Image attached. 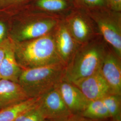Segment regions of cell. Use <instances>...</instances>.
I'll return each instance as SVG.
<instances>
[{"instance_id": "cell-1", "label": "cell", "mask_w": 121, "mask_h": 121, "mask_svg": "<svg viewBox=\"0 0 121 121\" xmlns=\"http://www.w3.org/2000/svg\"><path fill=\"white\" fill-rule=\"evenodd\" d=\"M108 48L101 35L80 45L65 66L64 80L74 83L98 71Z\"/></svg>"}, {"instance_id": "cell-2", "label": "cell", "mask_w": 121, "mask_h": 121, "mask_svg": "<svg viewBox=\"0 0 121 121\" xmlns=\"http://www.w3.org/2000/svg\"><path fill=\"white\" fill-rule=\"evenodd\" d=\"M14 53L22 69L63 63L56 51L53 30L35 39L17 42Z\"/></svg>"}, {"instance_id": "cell-3", "label": "cell", "mask_w": 121, "mask_h": 121, "mask_svg": "<svg viewBox=\"0 0 121 121\" xmlns=\"http://www.w3.org/2000/svg\"><path fill=\"white\" fill-rule=\"evenodd\" d=\"M65 69L61 63L22 69L18 83L29 98L40 97L58 86L64 80Z\"/></svg>"}, {"instance_id": "cell-4", "label": "cell", "mask_w": 121, "mask_h": 121, "mask_svg": "<svg viewBox=\"0 0 121 121\" xmlns=\"http://www.w3.org/2000/svg\"><path fill=\"white\" fill-rule=\"evenodd\" d=\"M85 11L95 22L104 40L121 57V12L106 7Z\"/></svg>"}, {"instance_id": "cell-5", "label": "cell", "mask_w": 121, "mask_h": 121, "mask_svg": "<svg viewBox=\"0 0 121 121\" xmlns=\"http://www.w3.org/2000/svg\"><path fill=\"white\" fill-rule=\"evenodd\" d=\"M15 33L17 42L35 39L52 32L62 18L37 11L24 15Z\"/></svg>"}, {"instance_id": "cell-6", "label": "cell", "mask_w": 121, "mask_h": 121, "mask_svg": "<svg viewBox=\"0 0 121 121\" xmlns=\"http://www.w3.org/2000/svg\"><path fill=\"white\" fill-rule=\"evenodd\" d=\"M63 19L71 34L79 44L100 35L95 22L83 9L74 8Z\"/></svg>"}, {"instance_id": "cell-7", "label": "cell", "mask_w": 121, "mask_h": 121, "mask_svg": "<svg viewBox=\"0 0 121 121\" xmlns=\"http://www.w3.org/2000/svg\"><path fill=\"white\" fill-rule=\"evenodd\" d=\"M37 107L46 121H57L72 114L65 105L58 86L41 96Z\"/></svg>"}, {"instance_id": "cell-8", "label": "cell", "mask_w": 121, "mask_h": 121, "mask_svg": "<svg viewBox=\"0 0 121 121\" xmlns=\"http://www.w3.org/2000/svg\"><path fill=\"white\" fill-rule=\"evenodd\" d=\"M56 51L66 66L80 46L71 34L63 19H61L53 30Z\"/></svg>"}, {"instance_id": "cell-9", "label": "cell", "mask_w": 121, "mask_h": 121, "mask_svg": "<svg viewBox=\"0 0 121 121\" xmlns=\"http://www.w3.org/2000/svg\"><path fill=\"white\" fill-rule=\"evenodd\" d=\"M111 93L121 95V57L109 46L100 69Z\"/></svg>"}, {"instance_id": "cell-10", "label": "cell", "mask_w": 121, "mask_h": 121, "mask_svg": "<svg viewBox=\"0 0 121 121\" xmlns=\"http://www.w3.org/2000/svg\"><path fill=\"white\" fill-rule=\"evenodd\" d=\"M89 100L101 99L111 93L108 83L100 72L95 73L73 83Z\"/></svg>"}, {"instance_id": "cell-11", "label": "cell", "mask_w": 121, "mask_h": 121, "mask_svg": "<svg viewBox=\"0 0 121 121\" xmlns=\"http://www.w3.org/2000/svg\"><path fill=\"white\" fill-rule=\"evenodd\" d=\"M60 95L70 112L80 114L85 109L89 100L74 84L63 80L58 86Z\"/></svg>"}, {"instance_id": "cell-12", "label": "cell", "mask_w": 121, "mask_h": 121, "mask_svg": "<svg viewBox=\"0 0 121 121\" xmlns=\"http://www.w3.org/2000/svg\"><path fill=\"white\" fill-rule=\"evenodd\" d=\"M29 99L18 82L0 79V110Z\"/></svg>"}, {"instance_id": "cell-13", "label": "cell", "mask_w": 121, "mask_h": 121, "mask_svg": "<svg viewBox=\"0 0 121 121\" xmlns=\"http://www.w3.org/2000/svg\"><path fill=\"white\" fill-rule=\"evenodd\" d=\"M34 10L63 19L74 8L71 0H33Z\"/></svg>"}, {"instance_id": "cell-14", "label": "cell", "mask_w": 121, "mask_h": 121, "mask_svg": "<svg viewBox=\"0 0 121 121\" xmlns=\"http://www.w3.org/2000/svg\"><path fill=\"white\" fill-rule=\"evenodd\" d=\"M22 70L16 59L14 48L6 50L4 59L0 65V78L18 82Z\"/></svg>"}, {"instance_id": "cell-15", "label": "cell", "mask_w": 121, "mask_h": 121, "mask_svg": "<svg viewBox=\"0 0 121 121\" xmlns=\"http://www.w3.org/2000/svg\"><path fill=\"white\" fill-rule=\"evenodd\" d=\"M40 97L29 98L20 103L0 110V121H14L23 112L35 107Z\"/></svg>"}, {"instance_id": "cell-16", "label": "cell", "mask_w": 121, "mask_h": 121, "mask_svg": "<svg viewBox=\"0 0 121 121\" xmlns=\"http://www.w3.org/2000/svg\"><path fill=\"white\" fill-rule=\"evenodd\" d=\"M80 115L97 121L110 118L108 111L101 99L90 100L86 108Z\"/></svg>"}, {"instance_id": "cell-17", "label": "cell", "mask_w": 121, "mask_h": 121, "mask_svg": "<svg viewBox=\"0 0 121 121\" xmlns=\"http://www.w3.org/2000/svg\"><path fill=\"white\" fill-rule=\"evenodd\" d=\"M110 118L121 121V95L110 94L101 99Z\"/></svg>"}, {"instance_id": "cell-18", "label": "cell", "mask_w": 121, "mask_h": 121, "mask_svg": "<svg viewBox=\"0 0 121 121\" xmlns=\"http://www.w3.org/2000/svg\"><path fill=\"white\" fill-rule=\"evenodd\" d=\"M71 0L74 8L82 9L85 10L106 7L105 0Z\"/></svg>"}, {"instance_id": "cell-19", "label": "cell", "mask_w": 121, "mask_h": 121, "mask_svg": "<svg viewBox=\"0 0 121 121\" xmlns=\"http://www.w3.org/2000/svg\"><path fill=\"white\" fill-rule=\"evenodd\" d=\"M37 105L20 115L14 121H46Z\"/></svg>"}, {"instance_id": "cell-20", "label": "cell", "mask_w": 121, "mask_h": 121, "mask_svg": "<svg viewBox=\"0 0 121 121\" xmlns=\"http://www.w3.org/2000/svg\"><path fill=\"white\" fill-rule=\"evenodd\" d=\"M106 7L114 11L121 12V0H105Z\"/></svg>"}, {"instance_id": "cell-21", "label": "cell", "mask_w": 121, "mask_h": 121, "mask_svg": "<svg viewBox=\"0 0 121 121\" xmlns=\"http://www.w3.org/2000/svg\"><path fill=\"white\" fill-rule=\"evenodd\" d=\"M30 0H0V7L24 4Z\"/></svg>"}, {"instance_id": "cell-22", "label": "cell", "mask_w": 121, "mask_h": 121, "mask_svg": "<svg viewBox=\"0 0 121 121\" xmlns=\"http://www.w3.org/2000/svg\"><path fill=\"white\" fill-rule=\"evenodd\" d=\"M55 121H97V120H93L87 118L79 114H72L69 116L66 117L65 118Z\"/></svg>"}, {"instance_id": "cell-23", "label": "cell", "mask_w": 121, "mask_h": 121, "mask_svg": "<svg viewBox=\"0 0 121 121\" xmlns=\"http://www.w3.org/2000/svg\"><path fill=\"white\" fill-rule=\"evenodd\" d=\"M5 26L2 22H0V41L3 38L5 33Z\"/></svg>"}, {"instance_id": "cell-24", "label": "cell", "mask_w": 121, "mask_h": 121, "mask_svg": "<svg viewBox=\"0 0 121 121\" xmlns=\"http://www.w3.org/2000/svg\"><path fill=\"white\" fill-rule=\"evenodd\" d=\"M6 50L4 48H0V65L4 59Z\"/></svg>"}, {"instance_id": "cell-25", "label": "cell", "mask_w": 121, "mask_h": 121, "mask_svg": "<svg viewBox=\"0 0 121 121\" xmlns=\"http://www.w3.org/2000/svg\"><path fill=\"white\" fill-rule=\"evenodd\" d=\"M110 121H118V120H114V119H111V120Z\"/></svg>"}, {"instance_id": "cell-26", "label": "cell", "mask_w": 121, "mask_h": 121, "mask_svg": "<svg viewBox=\"0 0 121 121\" xmlns=\"http://www.w3.org/2000/svg\"></svg>"}]
</instances>
